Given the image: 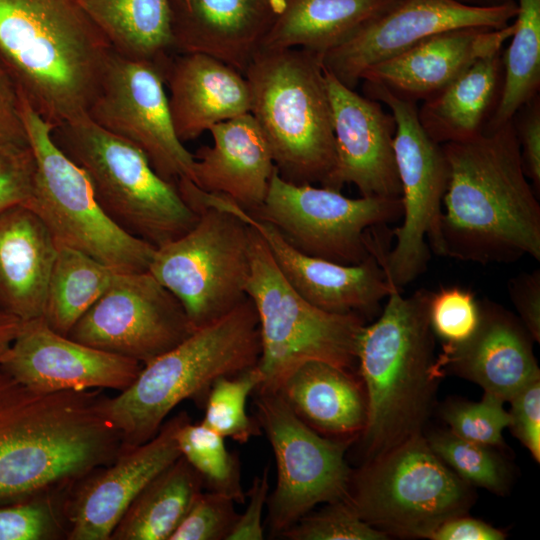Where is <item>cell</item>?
Returning a JSON list of instances; mask_svg holds the SVG:
<instances>
[{"label": "cell", "instance_id": "cell-17", "mask_svg": "<svg viewBox=\"0 0 540 540\" xmlns=\"http://www.w3.org/2000/svg\"><path fill=\"white\" fill-rule=\"evenodd\" d=\"M517 10L516 0L490 7L457 0H397L323 54L322 63L342 84L355 89L367 69L434 34L463 27L503 28L515 18Z\"/></svg>", "mask_w": 540, "mask_h": 540}, {"label": "cell", "instance_id": "cell-36", "mask_svg": "<svg viewBox=\"0 0 540 540\" xmlns=\"http://www.w3.org/2000/svg\"><path fill=\"white\" fill-rule=\"evenodd\" d=\"M261 382L262 374L257 365L215 380L206 396L201 422L224 438L241 444L260 435V425L255 417L248 415L246 404Z\"/></svg>", "mask_w": 540, "mask_h": 540}, {"label": "cell", "instance_id": "cell-20", "mask_svg": "<svg viewBox=\"0 0 540 540\" xmlns=\"http://www.w3.org/2000/svg\"><path fill=\"white\" fill-rule=\"evenodd\" d=\"M0 366L40 392L111 388L124 390L139 374L138 361L77 342L40 318L22 322Z\"/></svg>", "mask_w": 540, "mask_h": 540}, {"label": "cell", "instance_id": "cell-8", "mask_svg": "<svg viewBox=\"0 0 540 540\" xmlns=\"http://www.w3.org/2000/svg\"><path fill=\"white\" fill-rule=\"evenodd\" d=\"M250 252L246 294L257 313L261 347L257 366L262 382L256 390L277 392L290 373L311 360L352 370L364 317L327 312L303 298L253 228Z\"/></svg>", "mask_w": 540, "mask_h": 540}, {"label": "cell", "instance_id": "cell-12", "mask_svg": "<svg viewBox=\"0 0 540 540\" xmlns=\"http://www.w3.org/2000/svg\"><path fill=\"white\" fill-rule=\"evenodd\" d=\"M194 210L196 224L156 248L148 271L180 301L198 329L247 298L252 228L220 208Z\"/></svg>", "mask_w": 540, "mask_h": 540}, {"label": "cell", "instance_id": "cell-11", "mask_svg": "<svg viewBox=\"0 0 540 540\" xmlns=\"http://www.w3.org/2000/svg\"><path fill=\"white\" fill-rule=\"evenodd\" d=\"M22 118L36 159L28 206L40 216L58 246L79 250L116 272L148 271L156 248L123 231L103 212L85 172L55 144L54 126L23 95Z\"/></svg>", "mask_w": 540, "mask_h": 540}, {"label": "cell", "instance_id": "cell-23", "mask_svg": "<svg viewBox=\"0 0 540 540\" xmlns=\"http://www.w3.org/2000/svg\"><path fill=\"white\" fill-rule=\"evenodd\" d=\"M188 419L186 413L173 417L151 440L125 450L111 467L86 487L77 501L70 539L111 538L142 490L181 456L177 431Z\"/></svg>", "mask_w": 540, "mask_h": 540}, {"label": "cell", "instance_id": "cell-38", "mask_svg": "<svg viewBox=\"0 0 540 540\" xmlns=\"http://www.w3.org/2000/svg\"><path fill=\"white\" fill-rule=\"evenodd\" d=\"M428 317L434 335L443 347L467 341L476 331L481 317L480 302L466 288L453 285L431 292Z\"/></svg>", "mask_w": 540, "mask_h": 540}, {"label": "cell", "instance_id": "cell-35", "mask_svg": "<svg viewBox=\"0 0 540 540\" xmlns=\"http://www.w3.org/2000/svg\"><path fill=\"white\" fill-rule=\"evenodd\" d=\"M181 456L198 472L209 491L243 504L239 457L228 451L225 438L202 422L185 421L177 431Z\"/></svg>", "mask_w": 540, "mask_h": 540}, {"label": "cell", "instance_id": "cell-4", "mask_svg": "<svg viewBox=\"0 0 540 540\" xmlns=\"http://www.w3.org/2000/svg\"><path fill=\"white\" fill-rule=\"evenodd\" d=\"M430 296L422 288L404 297L391 283L380 317L360 333L357 364L367 400L360 436L365 460L422 434L441 375L428 317Z\"/></svg>", "mask_w": 540, "mask_h": 540}, {"label": "cell", "instance_id": "cell-48", "mask_svg": "<svg viewBox=\"0 0 540 540\" xmlns=\"http://www.w3.org/2000/svg\"><path fill=\"white\" fill-rule=\"evenodd\" d=\"M268 468L253 478L251 487L245 493L248 502L245 511L238 514L236 523L227 540H262L264 527L262 515L269 496Z\"/></svg>", "mask_w": 540, "mask_h": 540}, {"label": "cell", "instance_id": "cell-52", "mask_svg": "<svg viewBox=\"0 0 540 540\" xmlns=\"http://www.w3.org/2000/svg\"><path fill=\"white\" fill-rule=\"evenodd\" d=\"M276 10L277 13L283 3V0H267Z\"/></svg>", "mask_w": 540, "mask_h": 540}, {"label": "cell", "instance_id": "cell-24", "mask_svg": "<svg viewBox=\"0 0 540 540\" xmlns=\"http://www.w3.org/2000/svg\"><path fill=\"white\" fill-rule=\"evenodd\" d=\"M177 53H201L244 73L277 10L267 0H170Z\"/></svg>", "mask_w": 540, "mask_h": 540}, {"label": "cell", "instance_id": "cell-26", "mask_svg": "<svg viewBox=\"0 0 540 540\" xmlns=\"http://www.w3.org/2000/svg\"><path fill=\"white\" fill-rule=\"evenodd\" d=\"M175 132L182 143L194 140L220 122L250 113L245 76L201 53H176L164 70Z\"/></svg>", "mask_w": 540, "mask_h": 540}, {"label": "cell", "instance_id": "cell-18", "mask_svg": "<svg viewBox=\"0 0 540 540\" xmlns=\"http://www.w3.org/2000/svg\"><path fill=\"white\" fill-rule=\"evenodd\" d=\"M195 206L228 211L252 227L265 241L281 274L308 302L331 313L364 317L379 310L391 283L371 253L358 264H340L305 254L292 246L271 224L258 219L230 198L196 186L189 190Z\"/></svg>", "mask_w": 540, "mask_h": 540}, {"label": "cell", "instance_id": "cell-47", "mask_svg": "<svg viewBox=\"0 0 540 540\" xmlns=\"http://www.w3.org/2000/svg\"><path fill=\"white\" fill-rule=\"evenodd\" d=\"M508 292L519 320L534 341L540 342V269L511 278Z\"/></svg>", "mask_w": 540, "mask_h": 540}, {"label": "cell", "instance_id": "cell-33", "mask_svg": "<svg viewBox=\"0 0 540 540\" xmlns=\"http://www.w3.org/2000/svg\"><path fill=\"white\" fill-rule=\"evenodd\" d=\"M116 273L79 250L58 246L47 284L42 319L52 330L67 336L109 287Z\"/></svg>", "mask_w": 540, "mask_h": 540}, {"label": "cell", "instance_id": "cell-13", "mask_svg": "<svg viewBox=\"0 0 540 540\" xmlns=\"http://www.w3.org/2000/svg\"><path fill=\"white\" fill-rule=\"evenodd\" d=\"M254 393L255 418L271 444L277 469L266 523L271 536L279 537L316 505L345 499L352 472L345 453L351 441L314 431L278 392Z\"/></svg>", "mask_w": 540, "mask_h": 540}, {"label": "cell", "instance_id": "cell-44", "mask_svg": "<svg viewBox=\"0 0 540 540\" xmlns=\"http://www.w3.org/2000/svg\"><path fill=\"white\" fill-rule=\"evenodd\" d=\"M512 124L519 145L523 169L537 194L540 191V97L524 104Z\"/></svg>", "mask_w": 540, "mask_h": 540}, {"label": "cell", "instance_id": "cell-51", "mask_svg": "<svg viewBox=\"0 0 540 540\" xmlns=\"http://www.w3.org/2000/svg\"><path fill=\"white\" fill-rule=\"evenodd\" d=\"M457 1L467 4V5H471V6L490 7V6L502 5V4L515 1V0H457Z\"/></svg>", "mask_w": 540, "mask_h": 540}, {"label": "cell", "instance_id": "cell-1", "mask_svg": "<svg viewBox=\"0 0 540 540\" xmlns=\"http://www.w3.org/2000/svg\"><path fill=\"white\" fill-rule=\"evenodd\" d=\"M448 182L440 222L445 257L480 264L540 260V204L512 121L442 144Z\"/></svg>", "mask_w": 540, "mask_h": 540}, {"label": "cell", "instance_id": "cell-29", "mask_svg": "<svg viewBox=\"0 0 540 540\" xmlns=\"http://www.w3.org/2000/svg\"><path fill=\"white\" fill-rule=\"evenodd\" d=\"M502 82L501 49L479 58L446 88L424 100L418 108L421 126L440 145L475 138L484 132L496 109Z\"/></svg>", "mask_w": 540, "mask_h": 540}, {"label": "cell", "instance_id": "cell-14", "mask_svg": "<svg viewBox=\"0 0 540 540\" xmlns=\"http://www.w3.org/2000/svg\"><path fill=\"white\" fill-rule=\"evenodd\" d=\"M249 213L305 254L354 265L371 254L369 230L401 218L402 202L400 197L349 198L323 186L286 181L275 170L262 205Z\"/></svg>", "mask_w": 540, "mask_h": 540}, {"label": "cell", "instance_id": "cell-40", "mask_svg": "<svg viewBox=\"0 0 540 540\" xmlns=\"http://www.w3.org/2000/svg\"><path fill=\"white\" fill-rule=\"evenodd\" d=\"M504 400L484 392L480 402L458 401L449 404L443 418L455 435L486 446L503 444L504 429L510 425V415Z\"/></svg>", "mask_w": 540, "mask_h": 540}, {"label": "cell", "instance_id": "cell-41", "mask_svg": "<svg viewBox=\"0 0 540 540\" xmlns=\"http://www.w3.org/2000/svg\"><path fill=\"white\" fill-rule=\"evenodd\" d=\"M232 498L200 492L169 540H227L238 513Z\"/></svg>", "mask_w": 540, "mask_h": 540}, {"label": "cell", "instance_id": "cell-45", "mask_svg": "<svg viewBox=\"0 0 540 540\" xmlns=\"http://www.w3.org/2000/svg\"><path fill=\"white\" fill-rule=\"evenodd\" d=\"M49 524V515L39 504L0 507V540H38L44 537Z\"/></svg>", "mask_w": 540, "mask_h": 540}, {"label": "cell", "instance_id": "cell-19", "mask_svg": "<svg viewBox=\"0 0 540 540\" xmlns=\"http://www.w3.org/2000/svg\"><path fill=\"white\" fill-rule=\"evenodd\" d=\"M335 137V164L324 183L340 191L357 187L362 197H401L394 136L396 122L380 102L362 96L324 68Z\"/></svg>", "mask_w": 540, "mask_h": 540}, {"label": "cell", "instance_id": "cell-42", "mask_svg": "<svg viewBox=\"0 0 540 540\" xmlns=\"http://www.w3.org/2000/svg\"><path fill=\"white\" fill-rule=\"evenodd\" d=\"M35 176L36 159L29 142L0 145V213L29 205Z\"/></svg>", "mask_w": 540, "mask_h": 540}, {"label": "cell", "instance_id": "cell-21", "mask_svg": "<svg viewBox=\"0 0 540 540\" xmlns=\"http://www.w3.org/2000/svg\"><path fill=\"white\" fill-rule=\"evenodd\" d=\"M479 302L481 317L474 334L460 345L443 347L435 367L440 374L449 367L506 402L540 378L534 339L510 311L490 300Z\"/></svg>", "mask_w": 540, "mask_h": 540}, {"label": "cell", "instance_id": "cell-31", "mask_svg": "<svg viewBox=\"0 0 540 540\" xmlns=\"http://www.w3.org/2000/svg\"><path fill=\"white\" fill-rule=\"evenodd\" d=\"M112 51L165 68L176 54L170 0H78Z\"/></svg>", "mask_w": 540, "mask_h": 540}, {"label": "cell", "instance_id": "cell-10", "mask_svg": "<svg viewBox=\"0 0 540 540\" xmlns=\"http://www.w3.org/2000/svg\"><path fill=\"white\" fill-rule=\"evenodd\" d=\"M366 97L382 102L396 122L394 153L401 184L402 224L393 229L394 247L376 230L368 247L383 267L387 279L399 289L426 271L430 249L444 256L440 230L448 166L440 144L424 131L416 102L381 83L363 80Z\"/></svg>", "mask_w": 540, "mask_h": 540}, {"label": "cell", "instance_id": "cell-9", "mask_svg": "<svg viewBox=\"0 0 540 540\" xmlns=\"http://www.w3.org/2000/svg\"><path fill=\"white\" fill-rule=\"evenodd\" d=\"M470 488L419 434L351 472L345 500L387 536L430 539L442 523L466 513Z\"/></svg>", "mask_w": 540, "mask_h": 540}, {"label": "cell", "instance_id": "cell-49", "mask_svg": "<svg viewBox=\"0 0 540 540\" xmlns=\"http://www.w3.org/2000/svg\"><path fill=\"white\" fill-rule=\"evenodd\" d=\"M506 534L465 514L455 516L442 523L431 535V540H503Z\"/></svg>", "mask_w": 540, "mask_h": 540}, {"label": "cell", "instance_id": "cell-5", "mask_svg": "<svg viewBox=\"0 0 540 540\" xmlns=\"http://www.w3.org/2000/svg\"><path fill=\"white\" fill-rule=\"evenodd\" d=\"M258 317L247 298L221 318L196 329L181 343L146 364L101 410L125 450L151 440L168 414L186 399L205 398L215 380L258 364Z\"/></svg>", "mask_w": 540, "mask_h": 540}, {"label": "cell", "instance_id": "cell-46", "mask_svg": "<svg viewBox=\"0 0 540 540\" xmlns=\"http://www.w3.org/2000/svg\"><path fill=\"white\" fill-rule=\"evenodd\" d=\"M28 143L22 118V94L0 54V145Z\"/></svg>", "mask_w": 540, "mask_h": 540}, {"label": "cell", "instance_id": "cell-27", "mask_svg": "<svg viewBox=\"0 0 540 540\" xmlns=\"http://www.w3.org/2000/svg\"><path fill=\"white\" fill-rule=\"evenodd\" d=\"M58 244L27 205L0 213V310L21 321L43 314Z\"/></svg>", "mask_w": 540, "mask_h": 540}, {"label": "cell", "instance_id": "cell-2", "mask_svg": "<svg viewBox=\"0 0 540 540\" xmlns=\"http://www.w3.org/2000/svg\"><path fill=\"white\" fill-rule=\"evenodd\" d=\"M88 390L36 391L0 366V502L110 460L121 442Z\"/></svg>", "mask_w": 540, "mask_h": 540}, {"label": "cell", "instance_id": "cell-34", "mask_svg": "<svg viewBox=\"0 0 540 540\" xmlns=\"http://www.w3.org/2000/svg\"><path fill=\"white\" fill-rule=\"evenodd\" d=\"M511 41L502 49L503 82L496 109L484 132L510 122L540 89V0H516Z\"/></svg>", "mask_w": 540, "mask_h": 540}, {"label": "cell", "instance_id": "cell-7", "mask_svg": "<svg viewBox=\"0 0 540 540\" xmlns=\"http://www.w3.org/2000/svg\"><path fill=\"white\" fill-rule=\"evenodd\" d=\"M60 150L86 174L103 212L123 231L158 248L189 231L199 213L146 155L88 116L53 128Z\"/></svg>", "mask_w": 540, "mask_h": 540}, {"label": "cell", "instance_id": "cell-22", "mask_svg": "<svg viewBox=\"0 0 540 540\" xmlns=\"http://www.w3.org/2000/svg\"><path fill=\"white\" fill-rule=\"evenodd\" d=\"M513 30L510 23L499 29L463 27L434 34L370 67L361 81H375L404 98L424 101L446 88L479 58L503 49Z\"/></svg>", "mask_w": 540, "mask_h": 540}, {"label": "cell", "instance_id": "cell-37", "mask_svg": "<svg viewBox=\"0 0 540 540\" xmlns=\"http://www.w3.org/2000/svg\"><path fill=\"white\" fill-rule=\"evenodd\" d=\"M433 452L464 482L497 494L507 489V472L490 446L463 439L449 429L431 434Z\"/></svg>", "mask_w": 540, "mask_h": 540}, {"label": "cell", "instance_id": "cell-30", "mask_svg": "<svg viewBox=\"0 0 540 540\" xmlns=\"http://www.w3.org/2000/svg\"><path fill=\"white\" fill-rule=\"evenodd\" d=\"M396 1L283 0L260 49L300 48L323 56Z\"/></svg>", "mask_w": 540, "mask_h": 540}, {"label": "cell", "instance_id": "cell-50", "mask_svg": "<svg viewBox=\"0 0 540 540\" xmlns=\"http://www.w3.org/2000/svg\"><path fill=\"white\" fill-rule=\"evenodd\" d=\"M22 322L17 317L0 310V358L14 341Z\"/></svg>", "mask_w": 540, "mask_h": 540}, {"label": "cell", "instance_id": "cell-32", "mask_svg": "<svg viewBox=\"0 0 540 540\" xmlns=\"http://www.w3.org/2000/svg\"><path fill=\"white\" fill-rule=\"evenodd\" d=\"M203 485L198 472L180 456L142 490L111 538L169 540Z\"/></svg>", "mask_w": 540, "mask_h": 540}, {"label": "cell", "instance_id": "cell-28", "mask_svg": "<svg viewBox=\"0 0 540 540\" xmlns=\"http://www.w3.org/2000/svg\"><path fill=\"white\" fill-rule=\"evenodd\" d=\"M277 392L302 422L323 436L353 441L365 428L364 385L350 369L307 361L290 373Z\"/></svg>", "mask_w": 540, "mask_h": 540}, {"label": "cell", "instance_id": "cell-16", "mask_svg": "<svg viewBox=\"0 0 540 540\" xmlns=\"http://www.w3.org/2000/svg\"><path fill=\"white\" fill-rule=\"evenodd\" d=\"M195 330L180 301L149 271L117 272L67 336L144 365Z\"/></svg>", "mask_w": 540, "mask_h": 540}, {"label": "cell", "instance_id": "cell-3", "mask_svg": "<svg viewBox=\"0 0 540 540\" xmlns=\"http://www.w3.org/2000/svg\"><path fill=\"white\" fill-rule=\"evenodd\" d=\"M111 50L78 0H0V54L54 127L88 116Z\"/></svg>", "mask_w": 540, "mask_h": 540}, {"label": "cell", "instance_id": "cell-25", "mask_svg": "<svg viewBox=\"0 0 540 540\" xmlns=\"http://www.w3.org/2000/svg\"><path fill=\"white\" fill-rule=\"evenodd\" d=\"M212 145L194 155L192 183L230 198L248 212L263 203L276 170L269 144L251 113L213 125Z\"/></svg>", "mask_w": 540, "mask_h": 540}, {"label": "cell", "instance_id": "cell-43", "mask_svg": "<svg viewBox=\"0 0 540 540\" xmlns=\"http://www.w3.org/2000/svg\"><path fill=\"white\" fill-rule=\"evenodd\" d=\"M513 434L540 462V378L532 381L509 400Z\"/></svg>", "mask_w": 540, "mask_h": 540}, {"label": "cell", "instance_id": "cell-6", "mask_svg": "<svg viewBox=\"0 0 540 540\" xmlns=\"http://www.w3.org/2000/svg\"><path fill=\"white\" fill-rule=\"evenodd\" d=\"M243 75L250 113L269 144L278 174L295 184L322 185L335 164L322 55L300 48L260 49Z\"/></svg>", "mask_w": 540, "mask_h": 540}, {"label": "cell", "instance_id": "cell-15", "mask_svg": "<svg viewBox=\"0 0 540 540\" xmlns=\"http://www.w3.org/2000/svg\"><path fill=\"white\" fill-rule=\"evenodd\" d=\"M87 115L141 150L163 179L193 181L194 155L175 132L159 65L130 60L111 50Z\"/></svg>", "mask_w": 540, "mask_h": 540}, {"label": "cell", "instance_id": "cell-39", "mask_svg": "<svg viewBox=\"0 0 540 540\" xmlns=\"http://www.w3.org/2000/svg\"><path fill=\"white\" fill-rule=\"evenodd\" d=\"M279 537L288 540H383L387 535L362 520L345 499L309 512Z\"/></svg>", "mask_w": 540, "mask_h": 540}]
</instances>
